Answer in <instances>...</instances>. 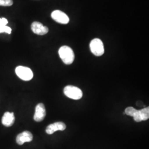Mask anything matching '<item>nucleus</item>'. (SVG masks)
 <instances>
[{
	"mask_svg": "<svg viewBox=\"0 0 149 149\" xmlns=\"http://www.w3.org/2000/svg\"><path fill=\"white\" fill-rule=\"evenodd\" d=\"M90 48L91 52L96 56H101L104 53L103 43L98 38H95L91 40Z\"/></svg>",
	"mask_w": 149,
	"mask_h": 149,
	"instance_id": "nucleus-3",
	"label": "nucleus"
},
{
	"mask_svg": "<svg viewBox=\"0 0 149 149\" xmlns=\"http://www.w3.org/2000/svg\"><path fill=\"white\" fill-rule=\"evenodd\" d=\"M46 116V110L44 104L42 103L38 104L36 107L35 113L34 115V120L36 122H40L44 120Z\"/></svg>",
	"mask_w": 149,
	"mask_h": 149,
	"instance_id": "nucleus-6",
	"label": "nucleus"
},
{
	"mask_svg": "<svg viewBox=\"0 0 149 149\" xmlns=\"http://www.w3.org/2000/svg\"><path fill=\"white\" fill-rule=\"evenodd\" d=\"M64 92L66 97L74 100H80L83 96V93L81 90L74 86H66L64 88Z\"/></svg>",
	"mask_w": 149,
	"mask_h": 149,
	"instance_id": "nucleus-2",
	"label": "nucleus"
},
{
	"mask_svg": "<svg viewBox=\"0 0 149 149\" xmlns=\"http://www.w3.org/2000/svg\"><path fill=\"white\" fill-rule=\"evenodd\" d=\"M13 3L12 0H0V6H11Z\"/></svg>",
	"mask_w": 149,
	"mask_h": 149,
	"instance_id": "nucleus-14",
	"label": "nucleus"
},
{
	"mask_svg": "<svg viewBox=\"0 0 149 149\" xmlns=\"http://www.w3.org/2000/svg\"><path fill=\"white\" fill-rule=\"evenodd\" d=\"M12 32L10 27H8L7 26H0V33H6L7 34H11Z\"/></svg>",
	"mask_w": 149,
	"mask_h": 149,
	"instance_id": "nucleus-13",
	"label": "nucleus"
},
{
	"mask_svg": "<svg viewBox=\"0 0 149 149\" xmlns=\"http://www.w3.org/2000/svg\"><path fill=\"white\" fill-rule=\"evenodd\" d=\"M66 128V126L64 123L58 122L54 123L53 124L49 125L46 128L45 132L48 134L51 135L58 130H60V131L65 130Z\"/></svg>",
	"mask_w": 149,
	"mask_h": 149,
	"instance_id": "nucleus-7",
	"label": "nucleus"
},
{
	"mask_svg": "<svg viewBox=\"0 0 149 149\" xmlns=\"http://www.w3.org/2000/svg\"><path fill=\"white\" fill-rule=\"evenodd\" d=\"M139 111H140V117H141V119L142 121H145V120H147L148 119H149V107L143 108V109L140 110Z\"/></svg>",
	"mask_w": 149,
	"mask_h": 149,
	"instance_id": "nucleus-12",
	"label": "nucleus"
},
{
	"mask_svg": "<svg viewBox=\"0 0 149 149\" xmlns=\"http://www.w3.org/2000/svg\"><path fill=\"white\" fill-rule=\"evenodd\" d=\"M8 23V21L5 18H0V26H7Z\"/></svg>",
	"mask_w": 149,
	"mask_h": 149,
	"instance_id": "nucleus-15",
	"label": "nucleus"
},
{
	"mask_svg": "<svg viewBox=\"0 0 149 149\" xmlns=\"http://www.w3.org/2000/svg\"><path fill=\"white\" fill-rule=\"evenodd\" d=\"M15 118L14 116V113L13 112H5L2 118V123L6 127L12 126L15 123Z\"/></svg>",
	"mask_w": 149,
	"mask_h": 149,
	"instance_id": "nucleus-10",
	"label": "nucleus"
},
{
	"mask_svg": "<svg viewBox=\"0 0 149 149\" xmlns=\"http://www.w3.org/2000/svg\"><path fill=\"white\" fill-rule=\"evenodd\" d=\"M31 28L34 33L40 36L46 34L49 32L48 27L43 26L41 23L38 22H34L32 24Z\"/></svg>",
	"mask_w": 149,
	"mask_h": 149,
	"instance_id": "nucleus-8",
	"label": "nucleus"
},
{
	"mask_svg": "<svg viewBox=\"0 0 149 149\" xmlns=\"http://www.w3.org/2000/svg\"><path fill=\"white\" fill-rule=\"evenodd\" d=\"M124 114L128 115L129 116L133 117L134 120L136 122H140L142 121L140 114V111L134 108L133 107H128L125 110Z\"/></svg>",
	"mask_w": 149,
	"mask_h": 149,
	"instance_id": "nucleus-11",
	"label": "nucleus"
},
{
	"mask_svg": "<svg viewBox=\"0 0 149 149\" xmlns=\"http://www.w3.org/2000/svg\"><path fill=\"white\" fill-rule=\"evenodd\" d=\"M33 139V135L30 132L24 131L17 135L16 138V142L18 145H22L26 142L32 141Z\"/></svg>",
	"mask_w": 149,
	"mask_h": 149,
	"instance_id": "nucleus-9",
	"label": "nucleus"
},
{
	"mask_svg": "<svg viewBox=\"0 0 149 149\" xmlns=\"http://www.w3.org/2000/svg\"><path fill=\"white\" fill-rule=\"evenodd\" d=\"M59 55L64 64L70 65L74 61V53L72 49L68 46L64 45L60 48Z\"/></svg>",
	"mask_w": 149,
	"mask_h": 149,
	"instance_id": "nucleus-1",
	"label": "nucleus"
},
{
	"mask_svg": "<svg viewBox=\"0 0 149 149\" xmlns=\"http://www.w3.org/2000/svg\"><path fill=\"white\" fill-rule=\"evenodd\" d=\"M15 72L17 76L23 81H30L33 77V73L32 70L28 67L18 66L16 68Z\"/></svg>",
	"mask_w": 149,
	"mask_h": 149,
	"instance_id": "nucleus-4",
	"label": "nucleus"
},
{
	"mask_svg": "<svg viewBox=\"0 0 149 149\" xmlns=\"http://www.w3.org/2000/svg\"><path fill=\"white\" fill-rule=\"evenodd\" d=\"M52 18L55 21L66 24L69 22V18L64 12L60 10H55L52 13Z\"/></svg>",
	"mask_w": 149,
	"mask_h": 149,
	"instance_id": "nucleus-5",
	"label": "nucleus"
}]
</instances>
